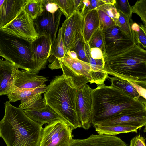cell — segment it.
Segmentation results:
<instances>
[{"label": "cell", "instance_id": "1", "mask_svg": "<svg viewBox=\"0 0 146 146\" xmlns=\"http://www.w3.org/2000/svg\"><path fill=\"white\" fill-rule=\"evenodd\" d=\"M91 94L93 125L119 115L146 111L145 99L134 98L111 85H97Z\"/></svg>", "mask_w": 146, "mask_h": 146}, {"label": "cell", "instance_id": "2", "mask_svg": "<svg viewBox=\"0 0 146 146\" xmlns=\"http://www.w3.org/2000/svg\"><path fill=\"white\" fill-rule=\"evenodd\" d=\"M5 112L0 121V137L6 146H39L43 124L30 118L24 110L5 103Z\"/></svg>", "mask_w": 146, "mask_h": 146}, {"label": "cell", "instance_id": "3", "mask_svg": "<svg viewBox=\"0 0 146 146\" xmlns=\"http://www.w3.org/2000/svg\"><path fill=\"white\" fill-rule=\"evenodd\" d=\"M77 89L70 87L62 75L55 76L47 86L44 97L61 120L73 130L82 127L76 104Z\"/></svg>", "mask_w": 146, "mask_h": 146}, {"label": "cell", "instance_id": "4", "mask_svg": "<svg viewBox=\"0 0 146 146\" xmlns=\"http://www.w3.org/2000/svg\"><path fill=\"white\" fill-rule=\"evenodd\" d=\"M104 60V69L108 74L127 81L146 82V51L139 44Z\"/></svg>", "mask_w": 146, "mask_h": 146}, {"label": "cell", "instance_id": "5", "mask_svg": "<svg viewBox=\"0 0 146 146\" xmlns=\"http://www.w3.org/2000/svg\"><path fill=\"white\" fill-rule=\"evenodd\" d=\"M30 42L0 30V53L1 56L19 68L34 73V62L31 53Z\"/></svg>", "mask_w": 146, "mask_h": 146}, {"label": "cell", "instance_id": "6", "mask_svg": "<svg viewBox=\"0 0 146 146\" xmlns=\"http://www.w3.org/2000/svg\"><path fill=\"white\" fill-rule=\"evenodd\" d=\"M65 82L70 87L78 89L88 82L92 83L89 63L72 59L66 55L59 60Z\"/></svg>", "mask_w": 146, "mask_h": 146}, {"label": "cell", "instance_id": "7", "mask_svg": "<svg viewBox=\"0 0 146 146\" xmlns=\"http://www.w3.org/2000/svg\"><path fill=\"white\" fill-rule=\"evenodd\" d=\"M104 48V59L119 55L136 43L116 25L102 29Z\"/></svg>", "mask_w": 146, "mask_h": 146}, {"label": "cell", "instance_id": "8", "mask_svg": "<svg viewBox=\"0 0 146 146\" xmlns=\"http://www.w3.org/2000/svg\"><path fill=\"white\" fill-rule=\"evenodd\" d=\"M73 130L59 119L52 121L43 128L39 146H69Z\"/></svg>", "mask_w": 146, "mask_h": 146}, {"label": "cell", "instance_id": "9", "mask_svg": "<svg viewBox=\"0 0 146 146\" xmlns=\"http://www.w3.org/2000/svg\"><path fill=\"white\" fill-rule=\"evenodd\" d=\"M83 25L84 17L79 11H75L62 23V36L66 55L84 40Z\"/></svg>", "mask_w": 146, "mask_h": 146}, {"label": "cell", "instance_id": "10", "mask_svg": "<svg viewBox=\"0 0 146 146\" xmlns=\"http://www.w3.org/2000/svg\"><path fill=\"white\" fill-rule=\"evenodd\" d=\"M0 30L30 42L34 41L38 37L33 20L23 8L13 20Z\"/></svg>", "mask_w": 146, "mask_h": 146}, {"label": "cell", "instance_id": "11", "mask_svg": "<svg viewBox=\"0 0 146 146\" xmlns=\"http://www.w3.org/2000/svg\"><path fill=\"white\" fill-rule=\"evenodd\" d=\"M62 13L58 9L52 14L46 10L36 19L33 20L38 36H43L49 41L52 47L56 38V34Z\"/></svg>", "mask_w": 146, "mask_h": 146}, {"label": "cell", "instance_id": "12", "mask_svg": "<svg viewBox=\"0 0 146 146\" xmlns=\"http://www.w3.org/2000/svg\"><path fill=\"white\" fill-rule=\"evenodd\" d=\"M92 89L87 84L77 89L76 104L78 113L82 127L85 130L89 129L93 125L91 115Z\"/></svg>", "mask_w": 146, "mask_h": 146}, {"label": "cell", "instance_id": "13", "mask_svg": "<svg viewBox=\"0 0 146 146\" xmlns=\"http://www.w3.org/2000/svg\"><path fill=\"white\" fill-rule=\"evenodd\" d=\"M31 53L35 62V73L44 68L50 55L51 47L48 39L44 36L38 37L30 42Z\"/></svg>", "mask_w": 146, "mask_h": 146}, {"label": "cell", "instance_id": "14", "mask_svg": "<svg viewBox=\"0 0 146 146\" xmlns=\"http://www.w3.org/2000/svg\"><path fill=\"white\" fill-rule=\"evenodd\" d=\"M146 124V111L121 115L100 121L93 126L119 125L132 126L139 129Z\"/></svg>", "mask_w": 146, "mask_h": 146}, {"label": "cell", "instance_id": "15", "mask_svg": "<svg viewBox=\"0 0 146 146\" xmlns=\"http://www.w3.org/2000/svg\"><path fill=\"white\" fill-rule=\"evenodd\" d=\"M69 146H128L115 136L92 134L86 139H73Z\"/></svg>", "mask_w": 146, "mask_h": 146}, {"label": "cell", "instance_id": "16", "mask_svg": "<svg viewBox=\"0 0 146 146\" xmlns=\"http://www.w3.org/2000/svg\"><path fill=\"white\" fill-rule=\"evenodd\" d=\"M47 80L44 76L25 70H20L18 68L15 75L14 83L17 87L32 89L45 84Z\"/></svg>", "mask_w": 146, "mask_h": 146}, {"label": "cell", "instance_id": "17", "mask_svg": "<svg viewBox=\"0 0 146 146\" xmlns=\"http://www.w3.org/2000/svg\"><path fill=\"white\" fill-rule=\"evenodd\" d=\"M18 68L9 60L0 59V96L7 95L14 88V77Z\"/></svg>", "mask_w": 146, "mask_h": 146}, {"label": "cell", "instance_id": "18", "mask_svg": "<svg viewBox=\"0 0 146 146\" xmlns=\"http://www.w3.org/2000/svg\"><path fill=\"white\" fill-rule=\"evenodd\" d=\"M25 0H0V29L17 16L21 11Z\"/></svg>", "mask_w": 146, "mask_h": 146}, {"label": "cell", "instance_id": "19", "mask_svg": "<svg viewBox=\"0 0 146 146\" xmlns=\"http://www.w3.org/2000/svg\"><path fill=\"white\" fill-rule=\"evenodd\" d=\"M90 48L88 44L85 43V51L91 69L92 83H95L97 85L104 84L106 78H108V74L104 69V59H95L92 58L90 56Z\"/></svg>", "mask_w": 146, "mask_h": 146}, {"label": "cell", "instance_id": "20", "mask_svg": "<svg viewBox=\"0 0 146 146\" xmlns=\"http://www.w3.org/2000/svg\"><path fill=\"white\" fill-rule=\"evenodd\" d=\"M24 111L30 118L43 124L46 123L49 124L59 119L57 113L48 105L45 108L41 109H28L24 110Z\"/></svg>", "mask_w": 146, "mask_h": 146}, {"label": "cell", "instance_id": "21", "mask_svg": "<svg viewBox=\"0 0 146 146\" xmlns=\"http://www.w3.org/2000/svg\"><path fill=\"white\" fill-rule=\"evenodd\" d=\"M62 36V29L60 28L56 39L51 48L50 55L48 60L50 63L48 67L52 70L61 69L59 60L66 55Z\"/></svg>", "mask_w": 146, "mask_h": 146}, {"label": "cell", "instance_id": "22", "mask_svg": "<svg viewBox=\"0 0 146 146\" xmlns=\"http://www.w3.org/2000/svg\"><path fill=\"white\" fill-rule=\"evenodd\" d=\"M83 17L84 38L85 43L88 44L92 35L100 27L98 10H91Z\"/></svg>", "mask_w": 146, "mask_h": 146}, {"label": "cell", "instance_id": "23", "mask_svg": "<svg viewBox=\"0 0 146 146\" xmlns=\"http://www.w3.org/2000/svg\"><path fill=\"white\" fill-rule=\"evenodd\" d=\"M47 86L42 85L35 89H27L15 86L13 90L7 95L9 102H13L21 101L29 97L37 94H42L46 91Z\"/></svg>", "mask_w": 146, "mask_h": 146}, {"label": "cell", "instance_id": "24", "mask_svg": "<svg viewBox=\"0 0 146 146\" xmlns=\"http://www.w3.org/2000/svg\"><path fill=\"white\" fill-rule=\"evenodd\" d=\"M93 126L95 131L99 134L112 136L122 133L135 132L137 133L138 127L132 126L119 125H95Z\"/></svg>", "mask_w": 146, "mask_h": 146}, {"label": "cell", "instance_id": "25", "mask_svg": "<svg viewBox=\"0 0 146 146\" xmlns=\"http://www.w3.org/2000/svg\"><path fill=\"white\" fill-rule=\"evenodd\" d=\"M108 78L110 80L112 86L121 90L134 98H144L139 94L128 81L115 76Z\"/></svg>", "mask_w": 146, "mask_h": 146}, {"label": "cell", "instance_id": "26", "mask_svg": "<svg viewBox=\"0 0 146 146\" xmlns=\"http://www.w3.org/2000/svg\"><path fill=\"white\" fill-rule=\"evenodd\" d=\"M41 94H36L21 101L19 107L24 110L28 109L38 110L44 108L47 105Z\"/></svg>", "mask_w": 146, "mask_h": 146}, {"label": "cell", "instance_id": "27", "mask_svg": "<svg viewBox=\"0 0 146 146\" xmlns=\"http://www.w3.org/2000/svg\"><path fill=\"white\" fill-rule=\"evenodd\" d=\"M23 9L33 20H34L44 11L43 0H25Z\"/></svg>", "mask_w": 146, "mask_h": 146}, {"label": "cell", "instance_id": "28", "mask_svg": "<svg viewBox=\"0 0 146 146\" xmlns=\"http://www.w3.org/2000/svg\"><path fill=\"white\" fill-rule=\"evenodd\" d=\"M131 25L136 43L140 44L143 47L146 48V27L142 24L139 25L135 22L132 23Z\"/></svg>", "mask_w": 146, "mask_h": 146}, {"label": "cell", "instance_id": "29", "mask_svg": "<svg viewBox=\"0 0 146 146\" xmlns=\"http://www.w3.org/2000/svg\"><path fill=\"white\" fill-rule=\"evenodd\" d=\"M58 6L60 10L66 19L69 17L75 11L73 0H52Z\"/></svg>", "mask_w": 146, "mask_h": 146}, {"label": "cell", "instance_id": "30", "mask_svg": "<svg viewBox=\"0 0 146 146\" xmlns=\"http://www.w3.org/2000/svg\"><path fill=\"white\" fill-rule=\"evenodd\" d=\"M88 44L90 48L96 47L100 49L103 55L104 48L102 29L99 27L92 35Z\"/></svg>", "mask_w": 146, "mask_h": 146}, {"label": "cell", "instance_id": "31", "mask_svg": "<svg viewBox=\"0 0 146 146\" xmlns=\"http://www.w3.org/2000/svg\"><path fill=\"white\" fill-rule=\"evenodd\" d=\"M118 11L119 14V27L130 38L135 42L133 33L131 29L130 20L121 13Z\"/></svg>", "mask_w": 146, "mask_h": 146}, {"label": "cell", "instance_id": "32", "mask_svg": "<svg viewBox=\"0 0 146 146\" xmlns=\"http://www.w3.org/2000/svg\"><path fill=\"white\" fill-rule=\"evenodd\" d=\"M113 6L117 11L121 13L130 20L132 14V7L128 0H115Z\"/></svg>", "mask_w": 146, "mask_h": 146}, {"label": "cell", "instance_id": "33", "mask_svg": "<svg viewBox=\"0 0 146 146\" xmlns=\"http://www.w3.org/2000/svg\"><path fill=\"white\" fill-rule=\"evenodd\" d=\"M132 7V13H136L140 17L146 27V0H138Z\"/></svg>", "mask_w": 146, "mask_h": 146}, {"label": "cell", "instance_id": "34", "mask_svg": "<svg viewBox=\"0 0 146 146\" xmlns=\"http://www.w3.org/2000/svg\"><path fill=\"white\" fill-rule=\"evenodd\" d=\"M97 9L100 10L105 12L113 20L116 25L119 27V14L113 6L104 4Z\"/></svg>", "mask_w": 146, "mask_h": 146}, {"label": "cell", "instance_id": "35", "mask_svg": "<svg viewBox=\"0 0 146 146\" xmlns=\"http://www.w3.org/2000/svg\"><path fill=\"white\" fill-rule=\"evenodd\" d=\"M100 21V27L102 29L110 27L116 25L113 20L104 11L98 10Z\"/></svg>", "mask_w": 146, "mask_h": 146}, {"label": "cell", "instance_id": "36", "mask_svg": "<svg viewBox=\"0 0 146 146\" xmlns=\"http://www.w3.org/2000/svg\"><path fill=\"white\" fill-rule=\"evenodd\" d=\"M86 43L84 40L79 42L73 50L76 53L78 59L82 61L89 63L85 49V44Z\"/></svg>", "mask_w": 146, "mask_h": 146}, {"label": "cell", "instance_id": "37", "mask_svg": "<svg viewBox=\"0 0 146 146\" xmlns=\"http://www.w3.org/2000/svg\"><path fill=\"white\" fill-rule=\"evenodd\" d=\"M128 81L135 88L139 94L146 99V83H138L135 82Z\"/></svg>", "mask_w": 146, "mask_h": 146}, {"label": "cell", "instance_id": "38", "mask_svg": "<svg viewBox=\"0 0 146 146\" xmlns=\"http://www.w3.org/2000/svg\"><path fill=\"white\" fill-rule=\"evenodd\" d=\"M90 2L89 6L82 13H80L83 17L91 10L97 9L99 7L105 4L102 0H90Z\"/></svg>", "mask_w": 146, "mask_h": 146}, {"label": "cell", "instance_id": "39", "mask_svg": "<svg viewBox=\"0 0 146 146\" xmlns=\"http://www.w3.org/2000/svg\"><path fill=\"white\" fill-rule=\"evenodd\" d=\"M43 6L44 10L52 14L59 9L58 6L52 0H43Z\"/></svg>", "mask_w": 146, "mask_h": 146}, {"label": "cell", "instance_id": "40", "mask_svg": "<svg viewBox=\"0 0 146 146\" xmlns=\"http://www.w3.org/2000/svg\"><path fill=\"white\" fill-rule=\"evenodd\" d=\"M144 137L140 135H137L132 138L129 146H146Z\"/></svg>", "mask_w": 146, "mask_h": 146}, {"label": "cell", "instance_id": "41", "mask_svg": "<svg viewBox=\"0 0 146 146\" xmlns=\"http://www.w3.org/2000/svg\"><path fill=\"white\" fill-rule=\"evenodd\" d=\"M90 53L91 57L94 59H100L104 58L103 52L99 48H90Z\"/></svg>", "mask_w": 146, "mask_h": 146}, {"label": "cell", "instance_id": "42", "mask_svg": "<svg viewBox=\"0 0 146 146\" xmlns=\"http://www.w3.org/2000/svg\"><path fill=\"white\" fill-rule=\"evenodd\" d=\"M83 0H73L75 11H80L83 7Z\"/></svg>", "mask_w": 146, "mask_h": 146}, {"label": "cell", "instance_id": "43", "mask_svg": "<svg viewBox=\"0 0 146 146\" xmlns=\"http://www.w3.org/2000/svg\"><path fill=\"white\" fill-rule=\"evenodd\" d=\"M66 55L72 59H78L76 53L74 50H72L68 52Z\"/></svg>", "mask_w": 146, "mask_h": 146}, {"label": "cell", "instance_id": "44", "mask_svg": "<svg viewBox=\"0 0 146 146\" xmlns=\"http://www.w3.org/2000/svg\"><path fill=\"white\" fill-rule=\"evenodd\" d=\"M105 4L108 5L113 6L115 2V0H102Z\"/></svg>", "mask_w": 146, "mask_h": 146}, {"label": "cell", "instance_id": "45", "mask_svg": "<svg viewBox=\"0 0 146 146\" xmlns=\"http://www.w3.org/2000/svg\"><path fill=\"white\" fill-rule=\"evenodd\" d=\"M0 56H1V53H0Z\"/></svg>", "mask_w": 146, "mask_h": 146}]
</instances>
